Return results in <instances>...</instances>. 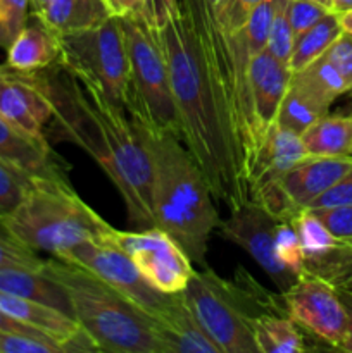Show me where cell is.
<instances>
[{"mask_svg":"<svg viewBox=\"0 0 352 353\" xmlns=\"http://www.w3.org/2000/svg\"><path fill=\"white\" fill-rule=\"evenodd\" d=\"M57 37L86 30L110 16L104 0H48L38 12H31Z\"/></svg>","mask_w":352,"mask_h":353,"instance_id":"7402d4cb","label":"cell"},{"mask_svg":"<svg viewBox=\"0 0 352 353\" xmlns=\"http://www.w3.org/2000/svg\"><path fill=\"white\" fill-rule=\"evenodd\" d=\"M0 310L17 323L50 338L64 353L99 352L81 324L62 310L6 292H0Z\"/></svg>","mask_w":352,"mask_h":353,"instance_id":"5bb4252c","label":"cell"},{"mask_svg":"<svg viewBox=\"0 0 352 353\" xmlns=\"http://www.w3.org/2000/svg\"><path fill=\"white\" fill-rule=\"evenodd\" d=\"M0 116L33 137H45L52 103L33 72L0 65Z\"/></svg>","mask_w":352,"mask_h":353,"instance_id":"4fadbf2b","label":"cell"},{"mask_svg":"<svg viewBox=\"0 0 352 353\" xmlns=\"http://www.w3.org/2000/svg\"><path fill=\"white\" fill-rule=\"evenodd\" d=\"M0 292L35 300L72 316L68 293L59 285L57 279L43 271V264L40 268H23V265L0 268Z\"/></svg>","mask_w":352,"mask_h":353,"instance_id":"44dd1931","label":"cell"},{"mask_svg":"<svg viewBox=\"0 0 352 353\" xmlns=\"http://www.w3.org/2000/svg\"><path fill=\"white\" fill-rule=\"evenodd\" d=\"M344 293H345V292H344Z\"/></svg>","mask_w":352,"mask_h":353,"instance_id":"f907efd6","label":"cell"},{"mask_svg":"<svg viewBox=\"0 0 352 353\" xmlns=\"http://www.w3.org/2000/svg\"><path fill=\"white\" fill-rule=\"evenodd\" d=\"M273 2H275V9H273V19L266 50L273 57L278 59L280 62L289 65L293 48V31L289 21L290 0H273Z\"/></svg>","mask_w":352,"mask_h":353,"instance_id":"f546056e","label":"cell"},{"mask_svg":"<svg viewBox=\"0 0 352 353\" xmlns=\"http://www.w3.org/2000/svg\"><path fill=\"white\" fill-rule=\"evenodd\" d=\"M328 12H331V10L321 3L314 2V0H290L289 21L293 31V40L300 33L314 26L317 21L323 19Z\"/></svg>","mask_w":352,"mask_h":353,"instance_id":"74e56055","label":"cell"},{"mask_svg":"<svg viewBox=\"0 0 352 353\" xmlns=\"http://www.w3.org/2000/svg\"><path fill=\"white\" fill-rule=\"evenodd\" d=\"M183 295L221 353H257L252 319L261 314L286 316L282 295L259 286L244 269L228 281L206 265L193 271Z\"/></svg>","mask_w":352,"mask_h":353,"instance_id":"8992f818","label":"cell"},{"mask_svg":"<svg viewBox=\"0 0 352 353\" xmlns=\"http://www.w3.org/2000/svg\"><path fill=\"white\" fill-rule=\"evenodd\" d=\"M37 176L10 162L0 161V223L23 203Z\"/></svg>","mask_w":352,"mask_h":353,"instance_id":"f1b7e54d","label":"cell"},{"mask_svg":"<svg viewBox=\"0 0 352 353\" xmlns=\"http://www.w3.org/2000/svg\"><path fill=\"white\" fill-rule=\"evenodd\" d=\"M30 14V0H0V48H9L28 23Z\"/></svg>","mask_w":352,"mask_h":353,"instance_id":"d6a6232c","label":"cell"},{"mask_svg":"<svg viewBox=\"0 0 352 353\" xmlns=\"http://www.w3.org/2000/svg\"><path fill=\"white\" fill-rule=\"evenodd\" d=\"M110 16L126 17L140 12L141 0H104Z\"/></svg>","mask_w":352,"mask_h":353,"instance_id":"b9f144b4","label":"cell"},{"mask_svg":"<svg viewBox=\"0 0 352 353\" xmlns=\"http://www.w3.org/2000/svg\"><path fill=\"white\" fill-rule=\"evenodd\" d=\"M33 74L52 103L47 124L52 140L76 145L99 164L119 192L131 226L155 228L150 159L126 110L83 85L59 62Z\"/></svg>","mask_w":352,"mask_h":353,"instance_id":"7a4b0ae2","label":"cell"},{"mask_svg":"<svg viewBox=\"0 0 352 353\" xmlns=\"http://www.w3.org/2000/svg\"><path fill=\"white\" fill-rule=\"evenodd\" d=\"M61 45L59 37L48 30L35 14L24 24L12 43L7 48V65L23 72H35L47 69L59 62Z\"/></svg>","mask_w":352,"mask_h":353,"instance_id":"ffe728a7","label":"cell"},{"mask_svg":"<svg viewBox=\"0 0 352 353\" xmlns=\"http://www.w3.org/2000/svg\"><path fill=\"white\" fill-rule=\"evenodd\" d=\"M130 57L126 114L131 121L154 131L173 133L182 140L168 61L159 31L138 14L121 17Z\"/></svg>","mask_w":352,"mask_h":353,"instance_id":"52a82bcc","label":"cell"},{"mask_svg":"<svg viewBox=\"0 0 352 353\" xmlns=\"http://www.w3.org/2000/svg\"><path fill=\"white\" fill-rule=\"evenodd\" d=\"M110 240L131 259L155 290L168 295L183 292L195 271L183 248L159 228L137 231L114 228Z\"/></svg>","mask_w":352,"mask_h":353,"instance_id":"9c48e42d","label":"cell"},{"mask_svg":"<svg viewBox=\"0 0 352 353\" xmlns=\"http://www.w3.org/2000/svg\"><path fill=\"white\" fill-rule=\"evenodd\" d=\"M300 140L309 157H351V116L324 114L300 134Z\"/></svg>","mask_w":352,"mask_h":353,"instance_id":"603a6c76","label":"cell"},{"mask_svg":"<svg viewBox=\"0 0 352 353\" xmlns=\"http://www.w3.org/2000/svg\"><path fill=\"white\" fill-rule=\"evenodd\" d=\"M297 236H299L300 247H302L306 262L320 261L335 250L342 241L331 236L330 231L324 224L314 216L311 209H300L295 216L290 219Z\"/></svg>","mask_w":352,"mask_h":353,"instance_id":"83f0119b","label":"cell"},{"mask_svg":"<svg viewBox=\"0 0 352 353\" xmlns=\"http://www.w3.org/2000/svg\"><path fill=\"white\" fill-rule=\"evenodd\" d=\"M314 2L321 3V6H324V7H326V9L331 10V0H314Z\"/></svg>","mask_w":352,"mask_h":353,"instance_id":"c3c4849f","label":"cell"},{"mask_svg":"<svg viewBox=\"0 0 352 353\" xmlns=\"http://www.w3.org/2000/svg\"><path fill=\"white\" fill-rule=\"evenodd\" d=\"M340 23H342V28H344L345 33H352V10L342 14Z\"/></svg>","mask_w":352,"mask_h":353,"instance_id":"bcb514c9","label":"cell"},{"mask_svg":"<svg viewBox=\"0 0 352 353\" xmlns=\"http://www.w3.org/2000/svg\"><path fill=\"white\" fill-rule=\"evenodd\" d=\"M262 2L264 0H217L214 6L217 24L228 37H231L242 30L252 10Z\"/></svg>","mask_w":352,"mask_h":353,"instance_id":"d590c367","label":"cell"},{"mask_svg":"<svg viewBox=\"0 0 352 353\" xmlns=\"http://www.w3.org/2000/svg\"><path fill=\"white\" fill-rule=\"evenodd\" d=\"M275 254L278 261L299 278L306 272V257L290 221H278L275 230Z\"/></svg>","mask_w":352,"mask_h":353,"instance_id":"1f68e13d","label":"cell"},{"mask_svg":"<svg viewBox=\"0 0 352 353\" xmlns=\"http://www.w3.org/2000/svg\"><path fill=\"white\" fill-rule=\"evenodd\" d=\"M328 110L330 109L326 105L317 102L314 97H311L309 93H306L302 88L290 81L285 97L280 103L276 124L297 134H302L311 124H314L320 117L328 114Z\"/></svg>","mask_w":352,"mask_h":353,"instance_id":"4316f807","label":"cell"},{"mask_svg":"<svg viewBox=\"0 0 352 353\" xmlns=\"http://www.w3.org/2000/svg\"><path fill=\"white\" fill-rule=\"evenodd\" d=\"M31 2V12H38V10L43 9L47 6L48 0H30Z\"/></svg>","mask_w":352,"mask_h":353,"instance_id":"7dc6e473","label":"cell"},{"mask_svg":"<svg viewBox=\"0 0 352 353\" xmlns=\"http://www.w3.org/2000/svg\"><path fill=\"white\" fill-rule=\"evenodd\" d=\"M306 157L309 155L304 148L300 134L285 130L276 123L273 124L266 133L248 172V199L269 183L280 181L285 172Z\"/></svg>","mask_w":352,"mask_h":353,"instance_id":"e0dca14e","label":"cell"},{"mask_svg":"<svg viewBox=\"0 0 352 353\" xmlns=\"http://www.w3.org/2000/svg\"><path fill=\"white\" fill-rule=\"evenodd\" d=\"M217 0H178L159 31L168 61L182 141L214 199L228 209L248 202L242 143L254 123L247 55L217 24Z\"/></svg>","mask_w":352,"mask_h":353,"instance_id":"6da1fadb","label":"cell"},{"mask_svg":"<svg viewBox=\"0 0 352 353\" xmlns=\"http://www.w3.org/2000/svg\"><path fill=\"white\" fill-rule=\"evenodd\" d=\"M273 9H275V2L273 0H264L262 3H259L252 10L251 16L247 17L242 30L238 31L251 57H255V55L266 50L269 28H271L273 19Z\"/></svg>","mask_w":352,"mask_h":353,"instance_id":"4dcf8cb0","label":"cell"},{"mask_svg":"<svg viewBox=\"0 0 352 353\" xmlns=\"http://www.w3.org/2000/svg\"><path fill=\"white\" fill-rule=\"evenodd\" d=\"M337 205H352V168L331 188H328L323 195L317 196L307 209Z\"/></svg>","mask_w":352,"mask_h":353,"instance_id":"60d3db41","label":"cell"},{"mask_svg":"<svg viewBox=\"0 0 352 353\" xmlns=\"http://www.w3.org/2000/svg\"><path fill=\"white\" fill-rule=\"evenodd\" d=\"M43 271L66 290L72 316L99 352L162 353L155 321L109 283L59 257L43 261Z\"/></svg>","mask_w":352,"mask_h":353,"instance_id":"277c9868","label":"cell"},{"mask_svg":"<svg viewBox=\"0 0 352 353\" xmlns=\"http://www.w3.org/2000/svg\"><path fill=\"white\" fill-rule=\"evenodd\" d=\"M0 161L35 176H68L62 159L47 138L33 137L0 116Z\"/></svg>","mask_w":352,"mask_h":353,"instance_id":"d6986e66","label":"cell"},{"mask_svg":"<svg viewBox=\"0 0 352 353\" xmlns=\"http://www.w3.org/2000/svg\"><path fill=\"white\" fill-rule=\"evenodd\" d=\"M324 55L333 62L335 68L344 76L349 90H352V33L344 31Z\"/></svg>","mask_w":352,"mask_h":353,"instance_id":"ab89813d","label":"cell"},{"mask_svg":"<svg viewBox=\"0 0 352 353\" xmlns=\"http://www.w3.org/2000/svg\"><path fill=\"white\" fill-rule=\"evenodd\" d=\"M340 295L342 302H344L345 309H347L349 314V338H347V343H345L344 352H352V293H344V292H338Z\"/></svg>","mask_w":352,"mask_h":353,"instance_id":"ee69618b","label":"cell"},{"mask_svg":"<svg viewBox=\"0 0 352 353\" xmlns=\"http://www.w3.org/2000/svg\"><path fill=\"white\" fill-rule=\"evenodd\" d=\"M342 33H344V28H342L340 16L331 10L323 19L317 21L314 26L295 37L292 55H290L289 61L290 72H297L307 68L311 62L326 54L328 48L335 43V40Z\"/></svg>","mask_w":352,"mask_h":353,"instance_id":"d4e9b609","label":"cell"},{"mask_svg":"<svg viewBox=\"0 0 352 353\" xmlns=\"http://www.w3.org/2000/svg\"><path fill=\"white\" fill-rule=\"evenodd\" d=\"M154 321L162 353H221L190 309L183 292L173 293Z\"/></svg>","mask_w":352,"mask_h":353,"instance_id":"9a60e30c","label":"cell"},{"mask_svg":"<svg viewBox=\"0 0 352 353\" xmlns=\"http://www.w3.org/2000/svg\"><path fill=\"white\" fill-rule=\"evenodd\" d=\"M41 264H43V259L38 257V252L31 250L30 247L21 243L0 223V268H10V265L40 268Z\"/></svg>","mask_w":352,"mask_h":353,"instance_id":"e575fe53","label":"cell"},{"mask_svg":"<svg viewBox=\"0 0 352 353\" xmlns=\"http://www.w3.org/2000/svg\"><path fill=\"white\" fill-rule=\"evenodd\" d=\"M131 123L150 159L155 228L168 233L192 264L206 268L209 236L219 224L211 186L176 134Z\"/></svg>","mask_w":352,"mask_h":353,"instance_id":"3957f363","label":"cell"},{"mask_svg":"<svg viewBox=\"0 0 352 353\" xmlns=\"http://www.w3.org/2000/svg\"><path fill=\"white\" fill-rule=\"evenodd\" d=\"M290 78L292 72L289 65L273 57L268 50L251 59L248 86H251L252 107L262 140L269 128L276 123L280 103L289 88Z\"/></svg>","mask_w":352,"mask_h":353,"instance_id":"2e32d148","label":"cell"},{"mask_svg":"<svg viewBox=\"0 0 352 353\" xmlns=\"http://www.w3.org/2000/svg\"><path fill=\"white\" fill-rule=\"evenodd\" d=\"M59 259H66L92 271L147 312L152 319L164 309L171 296L155 290L110 236L106 240L83 241Z\"/></svg>","mask_w":352,"mask_h":353,"instance_id":"8fae6325","label":"cell"},{"mask_svg":"<svg viewBox=\"0 0 352 353\" xmlns=\"http://www.w3.org/2000/svg\"><path fill=\"white\" fill-rule=\"evenodd\" d=\"M351 119H352V114H351ZM351 157H352V152H351Z\"/></svg>","mask_w":352,"mask_h":353,"instance_id":"681fc988","label":"cell"},{"mask_svg":"<svg viewBox=\"0 0 352 353\" xmlns=\"http://www.w3.org/2000/svg\"><path fill=\"white\" fill-rule=\"evenodd\" d=\"M0 353H64V350L47 336L0 331Z\"/></svg>","mask_w":352,"mask_h":353,"instance_id":"836d02e7","label":"cell"},{"mask_svg":"<svg viewBox=\"0 0 352 353\" xmlns=\"http://www.w3.org/2000/svg\"><path fill=\"white\" fill-rule=\"evenodd\" d=\"M351 168L352 157H306L282 176L280 186L295 209H307Z\"/></svg>","mask_w":352,"mask_h":353,"instance_id":"ac0fdd59","label":"cell"},{"mask_svg":"<svg viewBox=\"0 0 352 353\" xmlns=\"http://www.w3.org/2000/svg\"><path fill=\"white\" fill-rule=\"evenodd\" d=\"M290 81L302 88L306 93H309L311 97H314L317 102L326 105L328 109L338 97L351 92L344 76L340 74V71L335 68V64L326 55H321L320 59L311 62L307 68L292 72Z\"/></svg>","mask_w":352,"mask_h":353,"instance_id":"484cf974","label":"cell"},{"mask_svg":"<svg viewBox=\"0 0 352 353\" xmlns=\"http://www.w3.org/2000/svg\"><path fill=\"white\" fill-rule=\"evenodd\" d=\"M0 331H21V333L40 334V336H43V334L38 333V331L31 330V327H28V326H24V324L14 321L12 317H9L7 314H3L2 310H0Z\"/></svg>","mask_w":352,"mask_h":353,"instance_id":"7bdbcfd3","label":"cell"},{"mask_svg":"<svg viewBox=\"0 0 352 353\" xmlns=\"http://www.w3.org/2000/svg\"><path fill=\"white\" fill-rule=\"evenodd\" d=\"M251 326L257 353H300L307 348L306 338L289 316L261 314Z\"/></svg>","mask_w":352,"mask_h":353,"instance_id":"cb8c5ba5","label":"cell"},{"mask_svg":"<svg viewBox=\"0 0 352 353\" xmlns=\"http://www.w3.org/2000/svg\"><path fill=\"white\" fill-rule=\"evenodd\" d=\"M178 0H141L138 16L155 31H161L178 14Z\"/></svg>","mask_w":352,"mask_h":353,"instance_id":"f35d334b","label":"cell"},{"mask_svg":"<svg viewBox=\"0 0 352 353\" xmlns=\"http://www.w3.org/2000/svg\"><path fill=\"white\" fill-rule=\"evenodd\" d=\"M293 323L317 340L344 350L349 338V314L337 290L320 276L304 272L286 292L280 293Z\"/></svg>","mask_w":352,"mask_h":353,"instance_id":"30bf717a","label":"cell"},{"mask_svg":"<svg viewBox=\"0 0 352 353\" xmlns=\"http://www.w3.org/2000/svg\"><path fill=\"white\" fill-rule=\"evenodd\" d=\"M311 210L330 231L331 236L344 243H352V205L317 207Z\"/></svg>","mask_w":352,"mask_h":353,"instance_id":"8d00e7d4","label":"cell"},{"mask_svg":"<svg viewBox=\"0 0 352 353\" xmlns=\"http://www.w3.org/2000/svg\"><path fill=\"white\" fill-rule=\"evenodd\" d=\"M2 224L31 250L52 257L83 241L106 240L114 231L71 188L68 176H37L26 199Z\"/></svg>","mask_w":352,"mask_h":353,"instance_id":"5b68a950","label":"cell"},{"mask_svg":"<svg viewBox=\"0 0 352 353\" xmlns=\"http://www.w3.org/2000/svg\"><path fill=\"white\" fill-rule=\"evenodd\" d=\"M59 45L62 68L126 110L130 57L121 17L109 16L92 28L61 34Z\"/></svg>","mask_w":352,"mask_h":353,"instance_id":"ba28073f","label":"cell"},{"mask_svg":"<svg viewBox=\"0 0 352 353\" xmlns=\"http://www.w3.org/2000/svg\"><path fill=\"white\" fill-rule=\"evenodd\" d=\"M331 10L338 16L352 10V0H331Z\"/></svg>","mask_w":352,"mask_h":353,"instance_id":"f6af8a7d","label":"cell"},{"mask_svg":"<svg viewBox=\"0 0 352 353\" xmlns=\"http://www.w3.org/2000/svg\"><path fill=\"white\" fill-rule=\"evenodd\" d=\"M276 224H278L276 217H273L259 203L248 200L231 209L230 217L226 221H219L217 230L221 236L247 252L282 293L286 292L299 278L276 257Z\"/></svg>","mask_w":352,"mask_h":353,"instance_id":"7c38bea8","label":"cell"}]
</instances>
